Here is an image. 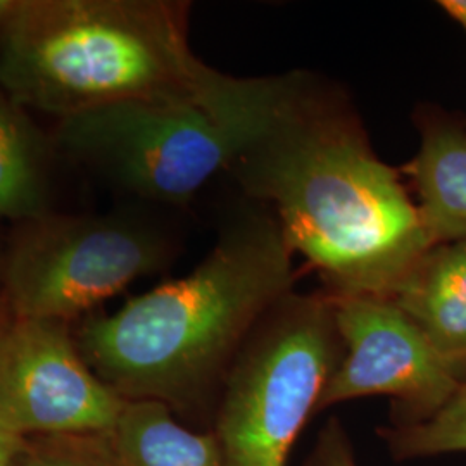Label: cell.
Instances as JSON below:
<instances>
[{
    "mask_svg": "<svg viewBox=\"0 0 466 466\" xmlns=\"http://www.w3.org/2000/svg\"><path fill=\"white\" fill-rule=\"evenodd\" d=\"M342 358L325 385L317 411L346 400L392 398L420 421L444 406L461 385L413 319L389 299L330 296Z\"/></svg>",
    "mask_w": 466,
    "mask_h": 466,
    "instance_id": "cell-8",
    "label": "cell"
},
{
    "mask_svg": "<svg viewBox=\"0 0 466 466\" xmlns=\"http://www.w3.org/2000/svg\"><path fill=\"white\" fill-rule=\"evenodd\" d=\"M5 242H7V235L0 230V292H2V273H4V259H5Z\"/></svg>",
    "mask_w": 466,
    "mask_h": 466,
    "instance_id": "cell-19",
    "label": "cell"
},
{
    "mask_svg": "<svg viewBox=\"0 0 466 466\" xmlns=\"http://www.w3.org/2000/svg\"><path fill=\"white\" fill-rule=\"evenodd\" d=\"M302 466H358L350 435L337 418L318 433L317 442Z\"/></svg>",
    "mask_w": 466,
    "mask_h": 466,
    "instance_id": "cell-15",
    "label": "cell"
},
{
    "mask_svg": "<svg viewBox=\"0 0 466 466\" xmlns=\"http://www.w3.org/2000/svg\"><path fill=\"white\" fill-rule=\"evenodd\" d=\"M173 256L167 233L135 213L47 211L7 233L2 294L15 318L69 323Z\"/></svg>",
    "mask_w": 466,
    "mask_h": 466,
    "instance_id": "cell-6",
    "label": "cell"
},
{
    "mask_svg": "<svg viewBox=\"0 0 466 466\" xmlns=\"http://www.w3.org/2000/svg\"><path fill=\"white\" fill-rule=\"evenodd\" d=\"M5 2H7V0H0V13H2V9L5 7Z\"/></svg>",
    "mask_w": 466,
    "mask_h": 466,
    "instance_id": "cell-20",
    "label": "cell"
},
{
    "mask_svg": "<svg viewBox=\"0 0 466 466\" xmlns=\"http://www.w3.org/2000/svg\"><path fill=\"white\" fill-rule=\"evenodd\" d=\"M340 358L330 296L290 292L275 304L221 385L213 432L223 466H287Z\"/></svg>",
    "mask_w": 466,
    "mask_h": 466,
    "instance_id": "cell-5",
    "label": "cell"
},
{
    "mask_svg": "<svg viewBox=\"0 0 466 466\" xmlns=\"http://www.w3.org/2000/svg\"><path fill=\"white\" fill-rule=\"evenodd\" d=\"M382 437L400 460L466 452V382L431 417L385 429Z\"/></svg>",
    "mask_w": 466,
    "mask_h": 466,
    "instance_id": "cell-13",
    "label": "cell"
},
{
    "mask_svg": "<svg viewBox=\"0 0 466 466\" xmlns=\"http://www.w3.org/2000/svg\"><path fill=\"white\" fill-rule=\"evenodd\" d=\"M13 311L9 308V302L5 299V296L0 292V337L5 332V329L9 327V323L13 321Z\"/></svg>",
    "mask_w": 466,
    "mask_h": 466,
    "instance_id": "cell-18",
    "label": "cell"
},
{
    "mask_svg": "<svg viewBox=\"0 0 466 466\" xmlns=\"http://www.w3.org/2000/svg\"><path fill=\"white\" fill-rule=\"evenodd\" d=\"M111 441L121 466H223L215 432H196L157 400H127Z\"/></svg>",
    "mask_w": 466,
    "mask_h": 466,
    "instance_id": "cell-11",
    "label": "cell"
},
{
    "mask_svg": "<svg viewBox=\"0 0 466 466\" xmlns=\"http://www.w3.org/2000/svg\"><path fill=\"white\" fill-rule=\"evenodd\" d=\"M11 466H121L109 433L21 437Z\"/></svg>",
    "mask_w": 466,
    "mask_h": 466,
    "instance_id": "cell-14",
    "label": "cell"
},
{
    "mask_svg": "<svg viewBox=\"0 0 466 466\" xmlns=\"http://www.w3.org/2000/svg\"><path fill=\"white\" fill-rule=\"evenodd\" d=\"M47 137L0 88V219L19 223L50 211Z\"/></svg>",
    "mask_w": 466,
    "mask_h": 466,
    "instance_id": "cell-12",
    "label": "cell"
},
{
    "mask_svg": "<svg viewBox=\"0 0 466 466\" xmlns=\"http://www.w3.org/2000/svg\"><path fill=\"white\" fill-rule=\"evenodd\" d=\"M228 80L190 49L187 2L7 0L0 13V88L23 109L208 99Z\"/></svg>",
    "mask_w": 466,
    "mask_h": 466,
    "instance_id": "cell-3",
    "label": "cell"
},
{
    "mask_svg": "<svg viewBox=\"0 0 466 466\" xmlns=\"http://www.w3.org/2000/svg\"><path fill=\"white\" fill-rule=\"evenodd\" d=\"M292 287V249L277 219L250 211L223 228L187 277L113 315L85 318L73 335L121 398L188 410L223 385L250 333Z\"/></svg>",
    "mask_w": 466,
    "mask_h": 466,
    "instance_id": "cell-2",
    "label": "cell"
},
{
    "mask_svg": "<svg viewBox=\"0 0 466 466\" xmlns=\"http://www.w3.org/2000/svg\"><path fill=\"white\" fill-rule=\"evenodd\" d=\"M441 9L466 32V0H442Z\"/></svg>",
    "mask_w": 466,
    "mask_h": 466,
    "instance_id": "cell-17",
    "label": "cell"
},
{
    "mask_svg": "<svg viewBox=\"0 0 466 466\" xmlns=\"http://www.w3.org/2000/svg\"><path fill=\"white\" fill-rule=\"evenodd\" d=\"M19 439H21V437H17L15 433L5 431V429L0 425V466H11Z\"/></svg>",
    "mask_w": 466,
    "mask_h": 466,
    "instance_id": "cell-16",
    "label": "cell"
},
{
    "mask_svg": "<svg viewBox=\"0 0 466 466\" xmlns=\"http://www.w3.org/2000/svg\"><path fill=\"white\" fill-rule=\"evenodd\" d=\"M232 169L252 199L273 209L289 248L317 268L333 298L390 300L433 248L417 202L360 121L299 75Z\"/></svg>",
    "mask_w": 466,
    "mask_h": 466,
    "instance_id": "cell-1",
    "label": "cell"
},
{
    "mask_svg": "<svg viewBox=\"0 0 466 466\" xmlns=\"http://www.w3.org/2000/svg\"><path fill=\"white\" fill-rule=\"evenodd\" d=\"M127 400L88 367L69 323L13 318L0 337V425L17 437L109 433Z\"/></svg>",
    "mask_w": 466,
    "mask_h": 466,
    "instance_id": "cell-7",
    "label": "cell"
},
{
    "mask_svg": "<svg viewBox=\"0 0 466 466\" xmlns=\"http://www.w3.org/2000/svg\"><path fill=\"white\" fill-rule=\"evenodd\" d=\"M292 78L230 76L208 99L130 100L63 117L54 144L132 196L184 206L235 167L277 115Z\"/></svg>",
    "mask_w": 466,
    "mask_h": 466,
    "instance_id": "cell-4",
    "label": "cell"
},
{
    "mask_svg": "<svg viewBox=\"0 0 466 466\" xmlns=\"http://www.w3.org/2000/svg\"><path fill=\"white\" fill-rule=\"evenodd\" d=\"M392 302L454 367L466 363V240L427 250Z\"/></svg>",
    "mask_w": 466,
    "mask_h": 466,
    "instance_id": "cell-10",
    "label": "cell"
},
{
    "mask_svg": "<svg viewBox=\"0 0 466 466\" xmlns=\"http://www.w3.org/2000/svg\"><path fill=\"white\" fill-rule=\"evenodd\" d=\"M420 149L406 171L432 246L466 240V123L427 107L418 115Z\"/></svg>",
    "mask_w": 466,
    "mask_h": 466,
    "instance_id": "cell-9",
    "label": "cell"
}]
</instances>
